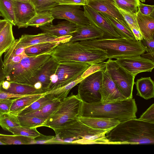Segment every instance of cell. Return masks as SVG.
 Segmentation results:
<instances>
[{"label": "cell", "mask_w": 154, "mask_h": 154, "mask_svg": "<svg viewBox=\"0 0 154 154\" xmlns=\"http://www.w3.org/2000/svg\"><path fill=\"white\" fill-rule=\"evenodd\" d=\"M102 72L93 73L79 83L77 95L83 102L88 103L101 102Z\"/></svg>", "instance_id": "obj_10"}, {"label": "cell", "mask_w": 154, "mask_h": 154, "mask_svg": "<svg viewBox=\"0 0 154 154\" xmlns=\"http://www.w3.org/2000/svg\"><path fill=\"white\" fill-rule=\"evenodd\" d=\"M138 11L142 15L154 17V5L144 4L140 1Z\"/></svg>", "instance_id": "obj_44"}, {"label": "cell", "mask_w": 154, "mask_h": 154, "mask_svg": "<svg viewBox=\"0 0 154 154\" xmlns=\"http://www.w3.org/2000/svg\"><path fill=\"white\" fill-rule=\"evenodd\" d=\"M141 42L144 47L146 52V53H143L141 56L152 60L154 61V38L146 40L143 39Z\"/></svg>", "instance_id": "obj_41"}, {"label": "cell", "mask_w": 154, "mask_h": 154, "mask_svg": "<svg viewBox=\"0 0 154 154\" xmlns=\"http://www.w3.org/2000/svg\"><path fill=\"white\" fill-rule=\"evenodd\" d=\"M24 96L25 95H16L10 94L0 90V99L14 98Z\"/></svg>", "instance_id": "obj_50"}, {"label": "cell", "mask_w": 154, "mask_h": 154, "mask_svg": "<svg viewBox=\"0 0 154 154\" xmlns=\"http://www.w3.org/2000/svg\"><path fill=\"white\" fill-rule=\"evenodd\" d=\"M54 18L49 11L37 12L27 25L39 27L52 23Z\"/></svg>", "instance_id": "obj_32"}, {"label": "cell", "mask_w": 154, "mask_h": 154, "mask_svg": "<svg viewBox=\"0 0 154 154\" xmlns=\"http://www.w3.org/2000/svg\"><path fill=\"white\" fill-rule=\"evenodd\" d=\"M138 119L146 122L154 124V104L150 106Z\"/></svg>", "instance_id": "obj_43"}, {"label": "cell", "mask_w": 154, "mask_h": 154, "mask_svg": "<svg viewBox=\"0 0 154 154\" xmlns=\"http://www.w3.org/2000/svg\"><path fill=\"white\" fill-rule=\"evenodd\" d=\"M84 78L81 75L77 79L67 85L53 90L47 91L45 94H51L55 99L61 101L67 97L70 90Z\"/></svg>", "instance_id": "obj_31"}, {"label": "cell", "mask_w": 154, "mask_h": 154, "mask_svg": "<svg viewBox=\"0 0 154 154\" xmlns=\"http://www.w3.org/2000/svg\"><path fill=\"white\" fill-rule=\"evenodd\" d=\"M77 119L92 128L103 130L111 129L121 122L116 119L100 118L79 116Z\"/></svg>", "instance_id": "obj_22"}, {"label": "cell", "mask_w": 154, "mask_h": 154, "mask_svg": "<svg viewBox=\"0 0 154 154\" xmlns=\"http://www.w3.org/2000/svg\"><path fill=\"white\" fill-rule=\"evenodd\" d=\"M114 1L121 8L132 13L137 14L138 9L136 4L126 0H114Z\"/></svg>", "instance_id": "obj_42"}, {"label": "cell", "mask_w": 154, "mask_h": 154, "mask_svg": "<svg viewBox=\"0 0 154 154\" xmlns=\"http://www.w3.org/2000/svg\"><path fill=\"white\" fill-rule=\"evenodd\" d=\"M56 0L57 1V2L58 3L59 0Z\"/></svg>", "instance_id": "obj_58"}, {"label": "cell", "mask_w": 154, "mask_h": 154, "mask_svg": "<svg viewBox=\"0 0 154 154\" xmlns=\"http://www.w3.org/2000/svg\"><path fill=\"white\" fill-rule=\"evenodd\" d=\"M102 81L101 88L102 103L114 102L127 99L121 93L106 69L102 72Z\"/></svg>", "instance_id": "obj_15"}, {"label": "cell", "mask_w": 154, "mask_h": 154, "mask_svg": "<svg viewBox=\"0 0 154 154\" xmlns=\"http://www.w3.org/2000/svg\"><path fill=\"white\" fill-rule=\"evenodd\" d=\"M110 129H94L77 119L54 130L56 144H111L106 137V134Z\"/></svg>", "instance_id": "obj_2"}, {"label": "cell", "mask_w": 154, "mask_h": 154, "mask_svg": "<svg viewBox=\"0 0 154 154\" xmlns=\"http://www.w3.org/2000/svg\"><path fill=\"white\" fill-rule=\"evenodd\" d=\"M13 0H0V12L4 19L15 26L14 16Z\"/></svg>", "instance_id": "obj_34"}, {"label": "cell", "mask_w": 154, "mask_h": 154, "mask_svg": "<svg viewBox=\"0 0 154 154\" xmlns=\"http://www.w3.org/2000/svg\"><path fill=\"white\" fill-rule=\"evenodd\" d=\"M37 12L49 11L59 5L56 0H30Z\"/></svg>", "instance_id": "obj_38"}, {"label": "cell", "mask_w": 154, "mask_h": 154, "mask_svg": "<svg viewBox=\"0 0 154 154\" xmlns=\"http://www.w3.org/2000/svg\"><path fill=\"white\" fill-rule=\"evenodd\" d=\"M112 4L118 10L128 26H131L139 29L136 19L137 14L132 13L121 8L115 4L114 1Z\"/></svg>", "instance_id": "obj_40"}, {"label": "cell", "mask_w": 154, "mask_h": 154, "mask_svg": "<svg viewBox=\"0 0 154 154\" xmlns=\"http://www.w3.org/2000/svg\"><path fill=\"white\" fill-rule=\"evenodd\" d=\"M34 139L18 135L0 134V141L4 145L33 144Z\"/></svg>", "instance_id": "obj_30"}, {"label": "cell", "mask_w": 154, "mask_h": 154, "mask_svg": "<svg viewBox=\"0 0 154 154\" xmlns=\"http://www.w3.org/2000/svg\"><path fill=\"white\" fill-rule=\"evenodd\" d=\"M0 126L4 130L8 131L10 128L18 127L20 125L17 116L9 112L0 116Z\"/></svg>", "instance_id": "obj_35"}, {"label": "cell", "mask_w": 154, "mask_h": 154, "mask_svg": "<svg viewBox=\"0 0 154 154\" xmlns=\"http://www.w3.org/2000/svg\"><path fill=\"white\" fill-rule=\"evenodd\" d=\"M13 6L16 25L18 28H27V23L36 14L34 8L30 3L13 0Z\"/></svg>", "instance_id": "obj_16"}, {"label": "cell", "mask_w": 154, "mask_h": 154, "mask_svg": "<svg viewBox=\"0 0 154 154\" xmlns=\"http://www.w3.org/2000/svg\"><path fill=\"white\" fill-rule=\"evenodd\" d=\"M27 55L24 51L21 54L13 57L10 60L8 64L11 65H14L19 63L21 60Z\"/></svg>", "instance_id": "obj_48"}, {"label": "cell", "mask_w": 154, "mask_h": 154, "mask_svg": "<svg viewBox=\"0 0 154 154\" xmlns=\"http://www.w3.org/2000/svg\"><path fill=\"white\" fill-rule=\"evenodd\" d=\"M8 21L4 19L0 20V32L6 25Z\"/></svg>", "instance_id": "obj_52"}, {"label": "cell", "mask_w": 154, "mask_h": 154, "mask_svg": "<svg viewBox=\"0 0 154 154\" xmlns=\"http://www.w3.org/2000/svg\"><path fill=\"white\" fill-rule=\"evenodd\" d=\"M139 1L142 2H145L146 0H139Z\"/></svg>", "instance_id": "obj_55"}, {"label": "cell", "mask_w": 154, "mask_h": 154, "mask_svg": "<svg viewBox=\"0 0 154 154\" xmlns=\"http://www.w3.org/2000/svg\"><path fill=\"white\" fill-rule=\"evenodd\" d=\"M82 101L77 95H72L63 100L53 113L42 125L53 130L63 126L80 116Z\"/></svg>", "instance_id": "obj_7"}, {"label": "cell", "mask_w": 154, "mask_h": 154, "mask_svg": "<svg viewBox=\"0 0 154 154\" xmlns=\"http://www.w3.org/2000/svg\"><path fill=\"white\" fill-rule=\"evenodd\" d=\"M13 25L8 21L0 32V57L14 43L15 39L13 35Z\"/></svg>", "instance_id": "obj_28"}, {"label": "cell", "mask_w": 154, "mask_h": 154, "mask_svg": "<svg viewBox=\"0 0 154 154\" xmlns=\"http://www.w3.org/2000/svg\"><path fill=\"white\" fill-rule=\"evenodd\" d=\"M137 95L148 100L154 97V83L150 77H142L134 82Z\"/></svg>", "instance_id": "obj_25"}, {"label": "cell", "mask_w": 154, "mask_h": 154, "mask_svg": "<svg viewBox=\"0 0 154 154\" xmlns=\"http://www.w3.org/2000/svg\"><path fill=\"white\" fill-rule=\"evenodd\" d=\"M0 145H4L3 143L0 141Z\"/></svg>", "instance_id": "obj_57"}, {"label": "cell", "mask_w": 154, "mask_h": 154, "mask_svg": "<svg viewBox=\"0 0 154 154\" xmlns=\"http://www.w3.org/2000/svg\"><path fill=\"white\" fill-rule=\"evenodd\" d=\"M106 137L111 144H154V124L130 119L120 122Z\"/></svg>", "instance_id": "obj_1"}, {"label": "cell", "mask_w": 154, "mask_h": 154, "mask_svg": "<svg viewBox=\"0 0 154 154\" xmlns=\"http://www.w3.org/2000/svg\"><path fill=\"white\" fill-rule=\"evenodd\" d=\"M91 64L79 62H58L55 72L51 77L48 91L64 86L81 76Z\"/></svg>", "instance_id": "obj_8"}, {"label": "cell", "mask_w": 154, "mask_h": 154, "mask_svg": "<svg viewBox=\"0 0 154 154\" xmlns=\"http://www.w3.org/2000/svg\"><path fill=\"white\" fill-rule=\"evenodd\" d=\"M106 69L122 94L127 98H133V90L135 76L111 59L106 62Z\"/></svg>", "instance_id": "obj_9"}, {"label": "cell", "mask_w": 154, "mask_h": 154, "mask_svg": "<svg viewBox=\"0 0 154 154\" xmlns=\"http://www.w3.org/2000/svg\"><path fill=\"white\" fill-rule=\"evenodd\" d=\"M8 131L13 134L22 135L34 139L41 134L36 128H31L20 126L9 128Z\"/></svg>", "instance_id": "obj_39"}, {"label": "cell", "mask_w": 154, "mask_h": 154, "mask_svg": "<svg viewBox=\"0 0 154 154\" xmlns=\"http://www.w3.org/2000/svg\"><path fill=\"white\" fill-rule=\"evenodd\" d=\"M60 42H43L26 48L24 52L29 56H36L48 54H51Z\"/></svg>", "instance_id": "obj_27"}, {"label": "cell", "mask_w": 154, "mask_h": 154, "mask_svg": "<svg viewBox=\"0 0 154 154\" xmlns=\"http://www.w3.org/2000/svg\"><path fill=\"white\" fill-rule=\"evenodd\" d=\"M114 1V0H86V5L99 12L103 13L120 20H125L118 10L112 4Z\"/></svg>", "instance_id": "obj_20"}, {"label": "cell", "mask_w": 154, "mask_h": 154, "mask_svg": "<svg viewBox=\"0 0 154 154\" xmlns=\"http://www.w3.org/2000/svg\"><path fill=\"white\" fill-rule=\"evenodd\" d=\"M51 56V54L36 56H27L18 64L4 65L5 79L11 83L28 85L43 64Z\"/></svg>", "instance_id": "obj_6"}, {"label": "cell", "mask_w": 154, "mask_h": 154, "mask_svg": "<svg viewBox=\"0 0 154 154\" xmlns=\"http://www.w3.org/2000/svg\"><path fill=\"white\" fill-rule=\"evenodd\" d=\"M44 94L45 93L33 94L14 98L10 112L17 115L21 111Z\"/></svg>", "instance_id": "obj_26"}, {"label": "cell", "mask_w": 154, "mask_h": 154, "mask_svg": "<svg viewBox=\"0 0 154 154\" xmlns=\"http://www.w3.org/2000/svg\"><path fill=\"white\" fill-rule=\"evenodd\" d=\"M0 17H3V15H2V14L0 12Z\"/></svg>", "instance_id": "obj_56"}, {"label": "cell", "mask_w": 154, "mask_h": 154, "mask_svg": "<svg viewBox=\"0 0 154 154\" xmlns=\"http://www.w3.org/2000/svg\"><path fill=\"white\" fill-rule=\"evenodd\" d=\"M154 17L142 15L138 11L136 19L143 39L148 40L154 38Z\"/></svg>", "instance_id": "obj_24"}, {"label": "cell", "mask_w": 154, "mask_h": 154, "mask_svg": "<svg viewBox=\"0 0 154 154\" xmlns=\"http://www.w3.org/2000/svg\"><path fill=\"white\" fill-rule=\"evenodd\" d=\"M0 90L10 94L22 95L43 94L33 86L11 83L5 79L0 82Z\"/></svg>", "instance_id": "obj_21"}, {"label": "cell", "mask_w": 154, "mask_h": 154, "mask_svg": "<svg viewBox=\"0 0 154 154\" xmlns=\"http://www.w3.org/2000/svg\"><path fill=\"white\" fill-rule=\"evenodd\" d=\"M55 99L51 94H45L27 107L19 112L17 115L22 116L39 109L53 101Z\"/></svg>", "instance_id": "obj_33"}, {"label": "cell", "mask_w": 154, "mask_h": 154, "mask_svg": "<svg viewBox=\"0 0 154 154\" xmlns=\"http://www.w3.org/2000/svg\"><path fill=\"white\" fill-rule=\"evenodd\" d=\"M58 62L51 56L43 64L27 85L33 86L42 93L48 91L51 77L55 72Z\"/></svg>", "instance_id": "obj_12"}, {"label": "cell", "mask_w": 154, "mask_h": 154, "mask_svg": "<svg viewBox=\"0 0 154 154\" xmlns=\"http://www.w3.org/2000/svg\"><path fill=\"white\" fill-rule=\"evenodd\" d=\"M71 36L69 42H75L102 38L103 33L96 26L91 24L78 26L77 29Z\"/></svg>", "instance_id": "obj_18"}, {"label": "cell", "mask_w": 154, "mask_h": 154, "mask_svg": "<svg viewBox=\"0 0 154 154\" xmlns=\"http://www.w3.org/2000/svg\"><path fill=\"white\" fill-rule=\"evenodd\" d=\"M83 6L85 14L91 24L96 26L103 33L102 38H115L120 37L109 22L99 12L87 5Z\"/></svg>", "instance_id": "obj_14"}, {"label": "cell", "mask_w": 154, "mask_h": 154, "mask_svg": "<svg viewBox=\"0 0 154 154\" xmlns=\"http://www.w3.org/2000/svg\"><path fill=\"white\" fill-rule=\"evenodd\" d=\"M129 26L133 33L136 40L141 41L143 39V35L139 29L131 26Z\"/></svg>", "instance_id": "obj_49"}, {"label": "cell", "mask_w": 154, "mask_h": 154, "mask_svg": "<svg viewBox=\"0 0 154 154\" xmlns=\"http://www.w3.org/2000/svg\"><path fill=\"white\" fill-rule=\"evenodd\" d=\"M51 54L58 62H75L91 65L102 63L108 59L106 51L87 48L79 42L60 43Z\"/></svg>", "instance_id": "obj_5"}, {"label": "cell", "mask_w": 154, "mask_h": 154, "mask_svg": "<svg viewBox=\"0 0 154 154\" xmlns=\"http://www.w3.org/2000/svg\"><path fill=\"white\" fill-rule=\"evenodd\" d=\"M16 1L20 2L30 3V0H14Z\"/></svg>", "instance_id": "obj_54"}, {"label": "cell", "mask_w": 154, "mask_h": 154, "mask_svg": "<svg viewBox=\"0 0 154 154\" xmlns=\"http://www.w3.org/2000/svg\"><path fill=\"white\" fill-rule=\"evenodd\" d=\"M115 60L121 66L135 76L142 72H151L154 68V61L141 56L122 58Z\"/></svg>", "instance_id": "obj_13"}, {"label": "cell", "mask_w": 154, "mask_h": 154, "mask_svg": "<svg viewBox=\"0 0 154 154\" xmlns=\"http://www.w3.org/2000/svg\"><path fill=\"white\" fill-rule=\"evenodd\" d=\"M61 102L60 100L55 99L43 107L28 112L22 116L28 117H36L47 119L56 110Z\"/></svg>", "instance_id": "obj_29"}, {"label": "cell", "mask_w": 154, "mask_h": 154, "mask_svg": "<svg viewBox=\"0 0 154 154\" xmlns=\"http://www.w3.org/2000/svg\"><path fill=\"white\" fill-rule=\"evenodd\" d=\"M19 39H15L14 43L5 52L3 63L4 65L9 63L14 57L21 54L26 48L21 46L19 44Z\"/></svg>", "instance_id": "obj_36"}, {"label": "cell", "mask_w": 154, "mask_h": 154, "mask_svg": "<svg viewBox=\"0 0 154 154\" xmlns=\"http://www.w3.org/2000/svg\"><path fill=\"white\" fill-rule=\"evenodd\" d=\"M4 64L2 56L0 57V82L5 79L6 75L4 70Z\"/></svg>", "instance_id": "obj_51"}, {"label": "cell", "mask_w": 154, "mask_h": 154, "mask_svg": "<svg viewBox=\"0 0 154 154\" xmlns=\"http://www.w3.org/2000/svg\"><path fill=\"white\" fill-rule=\"evenodd\" d=\"M56 144L55 136H46L42 134L34 138L33 144Z\"/></svg>", "instance_id": "obj_45"}, {"label": "cell", "mask_w": 154, "mask_h": 154, "mask_svg": "<svg viewBox=\"0 0 154 154\" xmlns=\"http://www.w3.org/2000/svg\"><path fill=\"white\" fill-rule=\"evenodd\" d=\"M21 126L31 128H36L42 127L46 119L36 117H28L16 115Z\"/></svg>", "instance_id": "obj_37"}, {"label": "cell", "mask_w": 154, "mask_h": 154, "mask_svg": "<svg viewBox=\"0 0 154 154\" xmlns=\"http://www.w3.org/2000/svg\"><path fill=\"white\" fill-rule=\"evenodd\" d=\"M14 98L0 99V116L10 112Z\"/></svg>", "instance_id": "obj_46"}, {"label": "cell", "mask_w": 154, "mask_h": 154, "mask_svg": "<svg viewBox=\"0 0 154 154\" xmlns=\"http://www.w3.org/2000/svg\"><path fill=\"white\" fill-rule=\"evenodd\" d=\"M132 3L136 4L137 6L139 4L140 1L139 0H126Z\"/></svg>", "instance_id": "obj_53"}, {"label": "cell", "mask_w": 154, "mask_h": 154, "mask_svg": "<svg viewBox=\"0 0 154 154\" xmlns=\"http://www.w3.org/2000/svg\"><path fill=\"white\" fill-rule=\"evenodd\" d=\"M49 12L54 19H65L79 26L91 24L80 6L59 4Z\"/></svg>", "instance_id": "obj_11"}, {"label": "cell", "mask_w": 154, "mask_h": 154, "mask_svg": "<svg viewBox=\"0 0 154 154\" xmlns=\"http://www.w3.org/2000/svg\"><path fill=\"white\" fill-rule=\"evenodd\" d=\"M86 0H59V5H68L78 6L86 5Z\"/></svg>", "instance_id": "obj_47"}, {"label": "cell", "mask_w": 154, "mask_h": 154, "mask_svg": "<svg viewBox=\"0 0 154 154\" xmlns=\"http://www.w3.org/2000/svg\"><path fill=\"white\" fill-rule=\"evenodd\" d=\"M137 110L135 100L133 98L105 103L82 102L80 116L113 119L121 122L136 118Z\"/></svg>", "instance_id": "obj_3"}, {"label": "cell", "mask_w": 154, "mask_h": 154, "mask_svg": "<svg viewBox=\"0 0 154 154\" xmlns=\"http://www.w3.org/2000/svg\"><path fill=\"white\" fill-rule=\"evenodd\" d=\"M109 22L121 38L136 40L129 26L125 20H120L107 14L99 12Z\"/></svg>", "instance_id": "obj_23"}, {"label": "cell", "mask_w": 154, "mask_h": 154, "mask_svg": "<svg viewBox=\"0 0 154 154\" xmlns=\"http://www.w3.org/2000/svg\"><path fill=\"white\" fill-rule=\"evenodd\" d=\"M71 35L58 37L45 32L36 35L24 34L19 38V45L21 47L26 48L38 44L47 42H60L61 43L69 42Z\"/></svg>", "instance_id": "obj_17"}, {"label": "cell", "mask_w": 154, "mask_h": 154, "mask_svg": "<svg viewBox=\"0 0 154 154\" xmlns=\"http://www.w3.org/2000/svg\"><path fill=\"white\" fill-rule=\"evenodd\" d=\"M78 25L67 20L58 22L56 25L50 24L39 27L43 32L58 37L71 35Z\"/></svg>", "instance_id": "obj_19"}, {"label": "cell", "mask_w": 154, "mask_h": 154, "mask_svg": "<svg viewBox=\"0 0 154 154\" xmlns=\"http://www.w3.org/2000/svg\"><path fill=\"white\" fill-rule=\"evenodd\" d=\"M84 47L106 51L108 59H116L141 56L146 52L141 41L131 40L119 37L101 38L78 41Z\"/></svg>", "instance_id": "obj_4"}]
</instances>
